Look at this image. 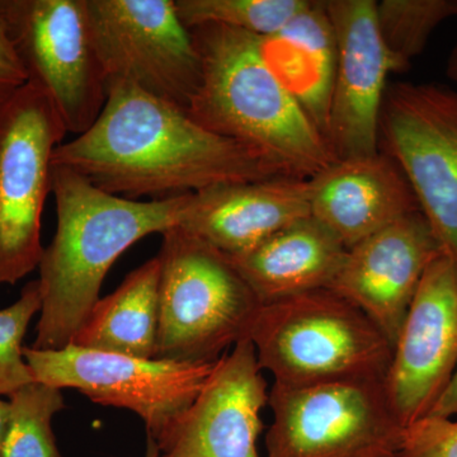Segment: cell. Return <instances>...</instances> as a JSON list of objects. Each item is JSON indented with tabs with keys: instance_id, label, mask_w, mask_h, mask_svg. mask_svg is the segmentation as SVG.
I'll list each match as a JSON object with an SVG mask.
<instances>
[{
	"instance_id": "1",
	"label": "cell",
	"mask_w": 457,
	"mask_h": 457,
	"mask_svg": "<svg viewBox=\"0 0 457 457\" xmlns=\"http://www.w3.org/2000/svg\"><path fill=\"white\" fill-rule=\"evenodd\" d=\"M53 163L131 200H164L224 183L281 177L249 147L207 130L187 111L121 80L107 84L98 119L57 146Z\"/></svg>"
},
{
	"instance_id": "2",
	"label": "cell",
	"mask_w": 457,
	"mask_h": 457,
	"mask_svg": "<svg viewBox=\"0 0 457 457\" xmlns=\"http://www.w3.org/2000/svg\"><path fill=\"white\" fill-rule=\"evenodd\" d=\"M54 164V163H53ZM56 233L38 270L42 306L36 350L73 345L97 303L108 270L135 243L179 227L188 195L131 200L104 189L62 165H53Z\"/></svg>"
},
{
	"instance_id": "3",
	"label": "cell",
	"mask_w": 457,
	"mask_h": 457,
	"mask_svg": "<svg viewBox=\"0 0 457 457\" xmlns=\"http://www.w3.org/2000/svg\"><path fill=\"white\" fill-rule=\"evenodd\" d=\"M189 31L201 57L192 119L249 147L286 179H311L337 161L326 137L264 62L258 36L220 25Z\"/></svg>"
},
{
	"instance_id": "4",
	"label": "cell",
	"mask_w": 457,
	"mask_h": 457,
	"mask_svg": "<svg viewBox=\"0 0 457 457\" xmlns=\"http://www.w3.org/2000/svg\"><path fill=\"white\" fill-rule=\"evenodd\" d=\"M248 338L262 371L285 386L384 380L393 357L383 330L329 288L263 303Z\"/></svg>"
},
{
	"instance_id": "5",
	"label": "cell",
	"mask_w": 457,
	"mask_h": 457,
	"mask_svg": "<svg viewBox=\"0 0 457 457\" xmlns=\"http://www.w3.org/2000/svg\"><path fill=\"white\" fill-rule=\"evenodd\" d=\"M162 236L154 359L216 362L248 338L262 303L227 255L179 227Z\"/></svg>"
},
{
	"instance_id": "6",
	"label": "cell",
	"mask_w": 457,
	"mask_h": 457,
	"mask_svg": "<svg viewBox=\"0 0 457 457\" xmlns=\"http://www.w3.org/2000/svg\"><path fill=\"white\" fill-rule=\"evenodd\" d=\"M267 457H399L405 427L384 380L273 383Z\"/></svg>"
},
{
	"instance_id": "7",
	"label": "cell",
	"mask_w": 457,
	"mask_h": 457,
	"mask_svg": "<svg viewBox=\"0 0 457 457\" xmlns=\"http://www.w3.org/2000/svg\"><path fill=\"white\" fill-rule=\"evenodd\" d=\"M66 134L53 102L32 84L0 104V285L38 269L54 154Z\"/></svg>"
},
{
	"instance_id": "8",
	"label": "cell",
	"mask_w": 457,
	"mask_h": 457,
	"mask_svg": "<svg viewBox=\"0 0 457 457\" xmlns=\"http://www.w3.org/2000/svg\"><path fill=\"white\" fill-rule=\"evenodd\" d=\"M0 17L29 78L68 132L88 130L107 101L87 0H0Z\"/></svg>"
},
{
	"instance_id": "9",
	"label": "cell",
	"mask_w": 457,
	"mask_h": 457,
	"mask_svg": "<svg viewBox=\"0 0 457 457\" xmlns=\"http://www.w3.org/2000/svg\"><path fill=\"white\" fill-rule=\"evenodd\" d=\"M404 173L442 253L457 267V92L440 84L387 86L378 144Z\"/></svg>"
},
{
	"instance_id": "10",
	"label": "cell",
	"mask_w": 457,
	"mask_h": 457,
	"mask_svg": "<svg viewBox=\"0 0 457 457\" xmlns=\"http://www.w3.org/2000/svg\"><path fill=\"white\" fill-rule=\"evenodd\" d=\"M33 378L56 389H77L97 404L128 409L158 440L194 403L215 362L141 359L69 345L60 350H23Z\"/></svg>"
},
{
	"instance_id": "11",
	"label": "cell",
	"mask_w": 457,
	"mask_h": 457,
	"mask_svg": "<svg viewBox=\"0 0 457 457\" xmlns=\"http://www.w3.org/2000/svg\"><path fill=\"white\" fill-rule=\"evenodd\" d=\"M107 84L130 83L187 111L201 82V57L176 0H87Z\"/></svg>"
},
{
	"instance_id": "12",
	"label": "cell",
	"mask_w": 457,
	"mask_h": 457,
	"mask_svg": "<svg viewBox=\"0 0 457 457\" xmlns=\"http://www.w3.org/2000/svg\"><path fill=\"white\" fill-rule=\"evenodd\" d=\"M457 369V267L444 253L429 264L384 378L385 392L407 427L431 413Z\"/></svg>"
},
{
	"instance_id": "13",
	"label": "cell",
	"mask_w": 457,
	"mask_h": 457,
	"mask_svg": "<svg viewBox=\"0 0 457 457\" xmlns=\"http://www.w3.org/2000/svg\"><path fill=\"white\" fill-rule=\"evenodd\" d=\"M262 372L249 338L222 354L194 403L155 441L159 457H260L270 398Z\"/></svg>"
},
{
	"instance_id": "14",
	"label": "cell",
	"mask_w": 457,
	"mask_h": 457,
	"mask_svg": "<svg viewBox=\"0 0 457 457\" xmlns=\"http://www.w3.org/2000/svg\"><path fill=\"white\" fill-rule=\"evenodd\" d=\"M337 46L328 143L337 159L378 152L387 77L396 73L378 29L374 0L324 2Z\"/></svg>"
},
{
	"instance_id": "15",
	"label": "cell",
	"mask_w": 457,
	"mask_h": 457,
	"mask_svg": "<svg viewBox=\"0 0 457 457\" xmlns=\"http://www.w3.org/2000/svg\"><path fill=\"white\" fill-rule=\"evenodd\" d=\"M440 254L422 212L409 213L348 248L329 290L365 312L394 347L423 276Z\"/></svg>"
},
{
	"instance_id": "16",
	"label": "cell",
	"mask_w": 457,
	"mask_h": 457,
	"mask_svg": "<svg viewBox=\"0 0 457 457\" xmlns=\"http://www.w3.org/2000/svg\"><path fill=\"white\" fill-rule=\"evenodd\" d=\"M308 216V179L279 177L189 194L179 228L227 257H237Z\"/></svg>"
},
{
	"instance_id": "17",
	"label": "cell",
	"mask_w": 457,
	"mask_h": 457,
	"mask_svg": "<svg viewBox=\"0 0 457 457\" xmlns=\"http://www.w3.org/2000/svg\"><path fill=\"white\" fill-rule=\"evenodd\" d=\"M308 183L312 218L347 249L403 216L420 212L404 173L380 150L337 159Z\"/></svg>"
},
{
	"instance_id": "18",
	"label": "cell",
	"mask_w": 457,
	"mask_h": 457,
	"mask_svg": "<svg viewBox=\"0 0 457 457\" xmlns=\"http://www.w3.org/2000/svg\"><path fill=\"white\" fill-rule=\"evenodd\" d=\"M347 248L312 216L287 225L248 253L228 257L262 305L329 288Z\"/></svg>"
},
{
	"instance_id": "19",
	"label": "cell",
	"mask_w": 457,
	"mask_h": 457,
	"mask_svg": "<svg viewBox=\"0 0 457 457\" xmlns=\"http://www.w3.org/2000/svg\"><path fill=\"white\" fill-rule=\"evenodd\" d=\"M264 62L328 140L337 46L324 2H311L291 22L260 37Z\"/></svg>"
},
{
	"instance_id": "20",
	"label": "cell",
	"mask_w": 457,
	"mask_h": 457,
	"mask_svg": "<svg viewBox=\"0 0 457 457\" xmlns=\"http://www.w3.org/2000/svg\"><path fill=\"white\" fill-rule=\"evenodd\" d=\"M158 255L132 270L112 294L99 299L73 345L88 350L154 359L159 329Z\"/></svg>"
},
{
	"instance_id": "21",
	"label": "cell",
	"mask_w": 457,
	"mask_h": 457,
	"mask_svg": "<svg viewBox=\"0 0 457 457\" xmlns=\"http://www.w3.org/2000/svg\"><path fill=\"white\" fill-rule=\"evenodd\" d=\"M9 423L0 457H62L53 418L65 407L62 390L33 381L9 396Z\"/></svg>"
},
{
	"instance_id": "22",
	"label": "cell",
	"mask_w": 457,
	"mask_h": 457,
	"mask_svg": "<svg viewBox=\"0 0 457 457\" xmlns=\"http://www.w3.org/2000/svg\"><path fill=\"white\" fill-rule=\"evenodd\" d=\"M457 16V0H383L376 3L378 29L396 73L426 49L432 33Z\"/></svg>"
},
{
	"instance_id": "23",
	"label": "cell",
	"mask_w": 457,
	"mask_h": 457,
	"mask_svg": "<svg viewBox=\"0 0 457 457\" xmlns=\"http://www.w3.org/2000/svg\"><path fill=\"white\" fill-rule=\"evenodd\" d=\"M309 4V0H176L180 20L188 29L220 25L258 37L281 31Z\"/></svg>"
},
{
	"instance_id": "24",
	"label": "cell",
	"mask_w": 457,
	"mask_h": 457,
	"mask_svg": "<svg viewBox=\"0 0 457 457\" xmlns=\"http://www.w3.org/2000/svg\"><path fill=\"white\" fill-rule=\"evenodd\" d=\"M38 281L29 282L20 299L0 311V395L11 396L33 383L31 369L23 354L22 343L33 317L41 312Z\"/></svg>"
},
{
	"instance_id": "25",
	"label": "cell",
	"mask_w": 457,
	"mask_h": 457,
	"mask_svg": "<svg viewBox=\"0 0 457 457\" xmlns=\"http://www.w3.org/2000/svg\"><path fill=\"white\" fill-rule=\"evenodd\" d=\"M399 457H457V420L427 416L405 427Z\"/></svg>"
},
{
	"instance_id": "26",
	"label": "cell",
	"mask_w": 457,
	"mask_h": 457,
	"mask_svg": "<svg viewBox=\"0 0 457 457\" xmlns=\"http://www.w3.org/2000/svg\"><path fill=\"white\" fill-rule=\"evenodd\" d=\"M29 78L18 57L7 27L0 17V104L25 87Z\"/></svg>"
},
{
	"instance_id": "27",
	"label": "cell",
	"mask_w": 457,
	"mask_h": 457,
	"mask_svg": "<svg viewBox=\"0 0 457 457\" xmlns=\"http://www.w3.org/2000/svg\"><path fill=\"white\" fill-rule=\"evenodd\" d=\"M428 416L441 418H453L457 416V369L449 386L442 394L437 404L433 407Z\"/></svg>"
},
{
	"instance_id": "28",
	"label": "cell",
	"mask_w": 457,
	"mask_h": 457,
	"mask_svg": "<svg viewBox=\"0 0 457 457\" xmlns=\"http://www.w3.org/2000/svg\"><path fill=\"white\" fill-rule=\"evenodd\" d=\"M9 423V403L0 400V449L4 441Z\"/></svg>"
},
{
	"instance_id": "29",
	"label": "cell",
	"mask_w": 457,
	"mask_h": 457,
	"mask_svg": "<svg viewBox=\"0 0 457 457\" xmlns=\"http://www.w3.org/2000/svg\"><path fill=\"white\" fill-rule=\"evenodd\" d=\"M447 75L451 80L457 83V42L451 51L449 62H447Z\"/></svg>"
},
{
	"instance_id": "30",
	"label": "cell",
	"mask_w": 457,
	"mask_h": 457,
	"mask_svg": "<svg viewBox=\"0 0 457 457\" xmlns=\"http://www.w3.org/2000/svg\"><path fill=\"white\" fill-rule=\"evenodd\" d=\"M145 457H159L158 445L152 438H147V449Z\"/></svg>"
}]
</instances>
